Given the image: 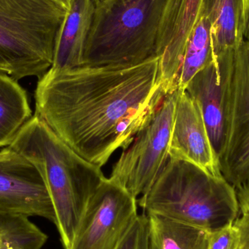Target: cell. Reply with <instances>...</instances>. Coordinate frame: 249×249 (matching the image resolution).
Wrapping results in <instances>:
<instances>
[{
  "instance_id": "1",
  "label": "cell",
  "mask_w": 249,
  "mask_h": 249,
  "mask_svg": "<svg viewBox=\"0 0 249 249\" xmlns=\"http://www.w3.org/2000/svg\"><path fill=\"white\" fill-rule=\"evenodd\" d=\"M159 58L135 65L48 70L38 80L35 115L74 152L103 167L125 150L167 96Z\"/></svg>"
},
{
  "instance_id": "2",
  "label": "cell",
  "mask_w": 249,
  "mask_h": 249,
  "mask_svg": "<svg viewBox=\"0 0 249 249\" xmlns=\"http://www.w3.org/2000/svg\"><path fill=\"white\" fill-rule=\"evenodd\" d=\"M10 146L42 175L63 248L68 249L90 198L105 178L102 168L74 152L35 114Z\"/></svg>"
},
{
  "instance_id": "3",
  "label": "cell",
  "mask_w": 249,
  "mask_h": 249,
  "mask_svg": "<svg viewBox=\"0 0 249 249\" xmlns=\"http://www.w3.org/2000/svg\"><path fill=\"white\" fill-rule=\"evenodd\" d=\"M138 206L146 214L209 232L234 223L240 215L236 190L223 176L171 158L149 191L138 200Z\"/></svg>"
},
{
  "instance_id": "4",
  "label": "cell",
  "mask_w": 249,
  "mask_h": 249,
  "mask_svg": "<svg viewBox=\"0 0 249 249\" xmlns=\"http://www.w3.org/2000/svg\"><path fill=\"white\" fill-rule=\"evenodd\" d=\"M166 1L104 0L96 4L82 66L135 65L156 57Z\"/></svg>"
},
{
  "instance_id": "5",
  "label": "cell",
  "mask_w": 249,
  "mask_h": 249,
  "mask_svg": "<svg viewBox=\"0 0 249 249\" xmlns=\"http://www.w3.org/2000/svg\"><path fill=\"white\" fill-rule=\"evenodd\" d=\"M67 12L54 0H0V74L43 77Z\"/></svg>"
},
{
  "instance_id": "6",
  "label": "cell",
  "mask_w": 249,
  "mask_h": 249,
  "mask_svg": "<svg viewBox=\"0 0 249 249\" xmlns=\"http://www.w3.org/2000/svg\"><path fill=\"white\" fill-rule=\"evenodd\" d=\"M178 90L167 95L112 168L111 179L137 198L149 191L169 160Z\"/></svg>"
},
{
  "instance_id": "7",
  "label": "cell",
  "mask_w": 249,
  "mask_h": 249,
  "mask_svg": "<svg viewBox=\"0 0 249 249\" xmlns=\"http://www.w3.org/2000/svg\"><path fill=\"white\" fill-rule=\"evenodd\" d=\"M138 213V200L105 177L92 196L68 249H116Z\"/></svg>"
},
{
  "instance_id": "8",
  "label": "cell",
  "mask_w": 249,
  "mask_h": 249,
  "mask_svg": "<svg viewBox=\"0 0 249 249\" xmlns=\"http://www.w3.org/2000/svg\"><path fill=\"white\" fill-rule=\"evenodd\" d=\"M236 53L215 56L212 62L192 78L184 89L200 109L219 162L225 152L229 133Z\"/></svg>"
},
{
  "instance_id": "9",
  "label": "cell",
  "mask_w": 249,
  "mask_h": 249,
  "mask_svg": "<svg viewBox=\"0 0 249 249\" xmlns=\"http://www.w3.org/2000/svg\"><path fill=\"white\" fill-rule=\"evenodd\" d=\"M0 209L56 223L53 206L40 173L10 146L0 150Z\"/></svg>"
},
{
  "instance_id": "10",
  "label": "cell",
  "mask_w": 249,
  "mask_h": 249,
  "mask_svg": "<svg viewBox=\"0 0 249 249\" xmlns=\"http://www.w3.org/2000/svg\"><path fill=\"white\" fill-rule=\"evenodd\" d=\"M219 167L236 191L249 180V41L235 56L229 133Z\"/></svg>"
},
{
  "instance_id": "11",
  "label": "cell",
  "mask_w": 249,
  "mask_h": 249,
  "mask_svg": "<svg viewBox=\"0 0 249 249\" xmlns=\"http://www.w3.org/2000/svg\"><path fill=\"white\" fill-rule=\"evenodd\" d=\"M203 0H167L157 41L158 82L166 94L178 89L189 38L201 18Z\"/></svg>"
},
{
  "instance_id": "12",
  "label": "cell",
  "mask_w": 249,
  "mask_h": 249,
  "mask_svg": "<svg viewBox=\"0 0 249 249\" xmlns=\"http://www.w3.org/2000/svg\"><path fill=\"white\" fill-rule=\"evenodd\" d=\"M171 158L187 161L216 176L219 162L197 104L186 90H178L169 146Z\"/></svg>"
},
{
  "instance_id": "13",
  "label": "cell",
  "mask_w": 249,
  "mask_h": 249,
  "mask_svg": "<svg viewBox=\"0 0 249 249\" xmlns=\"http://www.w3.org/2000/svg\"><path fill=\"white\" fill-rule=\"evenodd\" d=\"M93 0H72L55 41L50 70L62 71L81 67L85 45L95 11Z\"/></svg>"
},
{
  "instance_id": "14",
  "label": "cell",
  "mask_w": 249,
  "mask_h": 249,
  "mask_svg": "<svg viewBox=\"0 0 249 249\" xmlns=\"http://www.w3.org/2000/svg\"><path fill=\"white\" fill-rule=\"evenodd\" d=\"M201 16L210 23L213 58L238 51L244 41L240 0H203Z\"/></svg>"
},
{
  "instance_id": "15",
  "label": "cell",
  "mask_w": 249,
  "mask_h": 249,
  "mask_svg": "<svg viewBox=\"0 0 249 249\" xmlns=\"http://www.w3.org/2000/svg\"><path fill=\"white\" fill-rule=\"evenodd\" d=\"M32 116L26 90L18 80L0 74V149L11 144Z\"/></svg>"
},
{
  "instance_id": "16",
  "label": "cell",
  "mask_w": 249,
  "mask_h": 249,
  "mask_svg": "<svg viewBox=\"0 0 249 249\" xmlns=\"http://www.w3.org/2000/svg\"><path fill=\"white\" fill-rule=\"evenodd\" d=\"M149 249H208L209 231L149 213Z\"/></svg>"
},
{
  "instance_id": "17",
  "label": "cell",
  "mask_w": 249,
  "mask_h": 249,
  "mask_svg": "<svg viewBox=\"0 0 249 249\" xmlns=\"http://www.w3.org/2000/svg\"><path fill=\"white\" fill-rule=\"evenodd\" d=\"M48 239L27 215L0 209V249H42Z\"/></svg>"
},
{
  "instance_id": "18",
  "label": "cell",
  "mask_w": 249,
  "mask_h": 249,
  "mask_svg": "<svg viewBox=\"0 0 249 249\" xmlns=\"http://www.w3.org/2000/svg\"><path fill=\"white\" fill-rule=\"evenodd\" d=\"M213 61L210 23L206 18L201 16L186 46L178 76V89L184 90L192 78Z\"/></svg>"
},
{
  "instance_id": "19",
  "label": "cell",
  "mask_w": 249,
  "mask_h": 249,
  "mask_svg": "<svg viewBox=\"0 0 249 249\" xmlns=\"http://www.w3.org/2000/svg\"><path fill=\"white\" fill-rule=\"evenodd\" d=\"M116 249H149L147 215H139Z\"/></svg>"
},
{
  "instance_id": "20",
  "label": "cell",
  "mask_w": 249,
  "mask_h": 249,
  "mask_svg": "<svg viewBox=\"0 0 249 249\" xmlns=\"http://www.w3.org/2000/svg\"><path fill=\"white\" fill-rule=\"evenodd\" d=\"M238 233L233 223L209 232L208 249H237Z\"/></svg>"
},
{
  "instance_id": "21",
  "label": "cell",
  "mask_w": 249,
  "mask_h": 249,
  "mask_svg": "<svg viewBox=\"0 0 249 249\" xmlns=\"http://www.w3.org/2000/svg\"><path fill=\"white\" fill-rule=\"evenodd\" d=\"M233 225L238 233L237 249H249V213L238 216Z\"/></svg>"
},
{
  "instance_id": "22",
  "label": "cell",
  "mask_w": 249,
  "mask_h": 249,
  "mask_svg": "<svg viewBox=\"0 0 249 249\" xmlns=\"http://www.w3.org/2000/svg\"><path fill=\"white\" fill-rule=\"evenodd\" d=\"M241 20L244 40L249 41V0H240Z\"/></svg>"
},
{
  "instance_id": "23",
  "label": "cell",
  "mask_w": 249,
  "mask_h": 249,
  "mask_svg": "<svg viewBox=\"0 0 249 249\" xmlns=\"http://www.w3.org/2000/svg\"><path fill=\"white\" fill-rule=\"evenodd\" d=\"M240 214L249 213V180L239 190H237Z\"/></svg>"
},
{
  "instance_id": "24",
  "label": "cell",
  "mask_w": 249,
  "mask_h": 249,
  "mask_svg": "<svg viewBox=\"0 0 249 249\" xmlns=\"http://www.w3.org/2000/svg\"><path fill=\"white\" fill-rule=\"evenodd\" d=\"M54 1H56L60 5L64 7L66 10H69L70 7H71V1L72 0H54Z\"/></svg>"
},
{
  "instance_id": "25",
  "label": "cell",
  "mask_w": 249,
  "mask_h": 249,
  "mask_svg": "<svg viewBox=\"0 0 249 249\" xmlns=\"http://www.w3.org/2000/svg\"><path fill=\"white\" fill-rule=\"evenodd\" d=\"M104 1V0H93V1H94L95 5H96V4H99V3H100L101 1Z\"/></svg>"
}]
</instances>
